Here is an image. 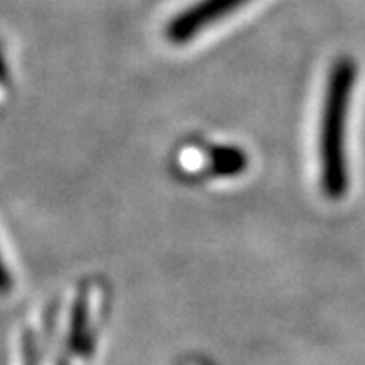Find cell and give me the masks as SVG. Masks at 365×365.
I'll return each instance as SVG.
<instances>
[{
	"label": "cell",
	"mask_w": 365,
	"mask_h": 365,
	"mask_svg": "<svg viewBox=\"0 0 365 365\" xmlns=\"http://www.w3.org/2000/svg\"><path fill=\"white\" fill-rule=\"evenodd\" d=\"M25 365H39L37 351H35V343L31 339H26L25 343Z\"/></svg>",
	"instance_id": "obj_3"
},
{
	"label": "cell",
	"mask_w": 365,
	"mask_h": 365,
	"mask_svg": "<svg viewBox=\"0 0 365 365\" xmlns=\"http://www.w3.org/2000/svg\"><path fill=\"white\" fill-rule=\"evenodd\" d=\"M250 0H199L177 14L167 26V37L177 45H182L199 35L203 29L222 21L223 16L237 11Z\"/></svg>",
	"instance_id": "obj_2"
},
{
	"label": "cell",
	"mask_w": 365,
	"mask_h": 365,
	"mask_svg": "<svg viewBox=\"0 0 365 365\" xmlns=\"http://www.w3.org/2000/svg\"><path fill=\"white\" fill-rule=\"evenodd\" d=\"M355 83V63L351 57L337 59L327 79L325 100L319 132L321 187L327 197L341 199L349 187L347 170V116Z\"/></svg>",
	"instance_id": "obj_1"
}]
</instances>
